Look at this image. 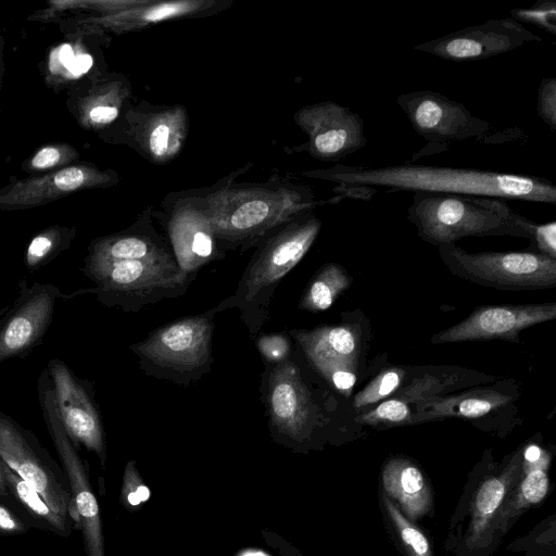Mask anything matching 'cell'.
<instances>
[{"label":"cell","mask_w":556,"mask_h":556,"mask_svg":"<svg viewBox=\"0 0 556 556\" xmlns=\"http://www.w3.org/2000/svg\"><path fill=\"white\" fill-rule=\"evenodd\" d=\"M355 420L361 426L384 428L414 425V410L407 402L391 396L356 415Z\"/></svg>","instance_id":"29"},{"label":"cell","mask_w":556,"mask_h":556,"mask_svg":"<svg viewBox=\"0 0 556 556\" xmlns=\"http://www.w3.org/2000/svg\"><path fill=\"white\" fill-rule=\"evenodd\" d=\"M522 457L523 448H520L500 472L484 479L479 485L473 496L466 538L469 547L486 544L504 502L521 475Z\"/></svg>","instance_id":"24"},{"label":"cell","mask_w":556,"mask_h":556,"mask_svg":"<svg viewBox=\"0 0 556 556\" xmlns=\"http://www.w3.org/2000/svg\"><path fill=\"white\" fill-rule=\"evenodd\" d=\"M396 104L425 140L447 144L483 137L489 122L473 116L460 102L431 90L400 94Z\"/></svg>","instance_id":"14"},{"label":"cell","mask_w":556,"mask_h":556,"mask_svg":"<svg viewBox=\"0 0 556 556\" xmlns=\"http://www.w3.org/2000/svg\"><path fill=\"white\" fill-rule=\"evenodd\" d=\"M0 457L64 519L79 528L71 488L64 470L36 435L0 410Z\"/></svg>","instance_id":"9"},{"label":"cell","mask_w":556,"mask_h":556,"mask_svg":"<svg viewBox=\"0 0 556 556\" xmlns=\"http://www.w3.org/2000/svg\"><path fill=\"white\" fill-rule=\"evenodd\" d=\"M536 112L540 118L549 127L556 130V79L544 78L538 90Z\"/></svg>","instance_id":"34"},{"label":"cell","mask_w":556,"mask_h":556,"mask_svg":"<svg viewBox=\"0 0 556 556\" xmlns=\"http://www.w3.org/2000/svg\"><path fill=\"white\" fill-rule=\"evenodd\" d=\"M261 392L271 430L294 442L308 440L330 425H358L350 401L291 356L281 363H265Z\"/></svg>","instance_id":"3"},{"label":"cell","mask_w":556,"mask_h":556,"mask_svg":"<svg viewBox=\"0 0 556 556\" xmlns=\"http://www.w3.org/2000/svg\"><path fill=\"white\" fill-rule=\"evenodd\" d=\"M556 317V303L484 305L476 307L462 321L433 334V344L505 340L520 343L519 333Z\"/></svg>","instance_id":"18"},{"label":"cell","mask_w":556,"mask_h":556,"mask_svg":"<svg viewBox=\"0 0 556 556\" xmlns=\"http://www.w3.org/2000/svg\"><path fill=\"white\" fill-rule=\"evenodd\" d=\"M150 496L148 488L143 484L134 462H128L124 471L122 498L125 505L137 506Z\"/></svg>","instance_id":"35"},{"label":"cell","mask_w":556,"mask_h":556,"mask_svg":"<svg viewBox=\"0 0 556 556\" xmlns=\"http://www.w3.org/2000/svg\"><path fill=\"white\" fill-rule=\"evenodd\" d=\"M94 287L75 292L93 294L104 306L124 312H138L166 299L182 295L190 280L177 265H163L148 261H112L85 264L80 269Z\"/></svg>","instance_id":"7"},{"label":"cell","mask_w":556,"mask_h":556,"mask_svg":"<svg viewBox=\"0 0 556 556\" xmlns=\"http://www.w3.org/2000/svg\"><path fill=\"white\" fill-rule=\"evenodd\" d=\"M290 334L312 368L342 365L363 370L371 339L370 325L361 311L345 313L340 324L296 329Z\"/></svg>","instance_id":"20"},{"label":"cell","mask_w":556,"mask_h":556,"mask_svg":"<svg viewBox=\"0 0 556 556\" xmlns=\"http://www.w3.org/2000/svg\"><path fill=\"white\" fill-rule=\"evenodd\" d=\"M455 276L505 291H533L556 286V260L533 251L471 253L455 243L438 247Z\"/></svg>","instance_id":"8"},{"label":"cell","mask_w":556,"mask_h":556,"mask_svg":"<svg viewBox=\"0 0 556 556\" xmlns=\"http://www.w3.org/2000/svg\"><path fill=\"white\" fill-rule=\"evenodd\" d=\"M1 500V498H0ZM2 501V500H1Z\"/></svg>","instance_id":"45"},{"label":"cell","mask_w":556,"mask_h":556,"mask_svg":"<svg viewBox=\"0 0 556 556\" xmlns=\"http://www.w3.org/2000/svg\"><path fill=\"white\" fill-rule=\"evenodd\" d=\"M256 346L266 364L281 363L288 359L292 352L290 341L280 333H267L260 337Z\"/></svg>","instance_id":"33"},{"label":"cell","mask_w":556,"mask_h":556,"mask_svg":"<svg viewBox=\"0 0 556 556\" xmlns=\"http://www.w3.org/2000/svg\"><path fill=\"white\" fill-rule=\"evenodd\" d=\"M382 483L387 496L399 504L410 521L428 513L431 491L424 473L412 460L404 457L389 459L382 469Z\"/></svg>","instance_id":"25"},{"label":"cell","mask_w":556,"mask_h":556,"mask_svg":"<svg viewBox=\"0 0 556 556\" xmlns=\"http://www.w3.org/2000/svg\"><path fill=\"white\" fill-rule=\"evenodd\" d=\"M63 245L62 235L56 231L43 232L34 237L24 255L26 268L29 271L38 270L54 258Z\"/></svg>","instance_id":"31"},{"label":"cell","mask_w":556,"mask_h":556,"mask_svg":"<svg viewBox=\"0 0 556 556\" xmlns=\"http://www.w3.org/2000/svg\"><path fill=\"white\" fill-rule=\"evenodd\" d=\"M407 219L420 239L437 248L466 237L511 236L531 240L533 224L502 199L432 192L413 193Z\"/></svg>","instance_id":"5"},{"label":"cell","mask_w":556,"mask_h":556,"mask_svg":"<svg viewBox=\"0 0 556 556\" xmlns=\"http://www.w3.org/2000/svg\"><path fill=\"white\" fill-rule=\"evenodd\" d=\"M386 511L390 517L399 538L409 556H432L427 536L413 521L406 518L387 495L382 497Z\"/></svg>","instance_id":"30"},{"label":"cell","mask_w":556,"mask_h":556,"mask_svg":"<svg viewBox=\"0 0 556 556\" xmlns=\"http://www.w3.org/2000/svg\"><path fill=\"white\" fill-rule=\"evenodd\" d=\"M336 185L341 195L368 200L378 189L491 197L556 204V186L542 177L476 168L399 164L365 167L337 164L301 172Z\"/></svg>","instance_id":"1"},{"label":"cell","mask_w":556,"mask_h":556,"mask_svg":"<svg viewBox=\"0 0 556 556\" xmlns=\"http://www.w3.org/2000/svg\"><path fill=\"white\" fill-rule=\"evenodd\" d=\"M407 372L406 366L389 365L381 368L364 388L352 395L350 404L355 416L394 395Z\"/></svg>","instance_id":"28"},{"label":"cell","mask_w":556,"mask_h":556,"mask_svg":"<svg viewBox=\"0 0 556 556\" xmlns=\"http://www.w3.org/2000/svg\"><path fill=\"white\" fill-rule=\"evenodd\" d=\"M531 241L538 252L556 260V223L536 224L531 228Z\"/></svg>","instance_id":"37"},{"label":"cell","mask_w":556,"mask_h":556,"mask_svg":"<svg viewBox=\"0 0 556 556\" xmlns=\"http://www.w3.org/2000/svg\"><path fill=\"white\" fill-rule=\"evenodd\" d=\"M37 392L46 427L71 488L86 555L105 556L100 509L91 489L88 466L62 425L46 368L38 377Z\"/></svg>","instance_id":"11"},{"label":"cell","mask_w":556,"mask_h":556,"mask_svg":"<svg viewBox=\"0 0 556 556\" xmlns=\"http://www.w3.org/2000/svg\"><path fill=\"white\" fill-rule=\"evenodd\" d=\"M232 4V0H147L138 7L110 13L104 23L118 33L137 31L167 21L212 16Z\"/></svg>","instance_id":"22"},{"label":"cell","mask_w":556,"mask_h":556,"mask_svg":"<svg viewBox=\"0 0 556 556\" xmlns=\"http://www.w3.org/2000/svg\"><path fill=\"white\" fill-rule=\"evenodd\" d=\"M320 229L319 217L308 211L269 231L255 245L235 293L214 311L238 308L250 337L255 338L268 320L278 285L305 256Z\"/></svg>","instance_id":"4"},{"label":"cell","mask_w":556,"mask_h":556,"mask_svg":"<svg viewBox=\"0 0 556 556\" xmlns=\"http://www.w3.org/2000/svg\"><path fill=\"white\" fill-rule=\"evenodd\" d=\"M92 64L93 59L90 54L80 53L75 55L67 70L75 76H79L87 73L91 68Z\"/></svg>","instance_id":"41"},{"label":"cell","mask_w":556,"mask_h":556,"mask_svg":"<svg viewBox=\"0 0 556 556\" xmlns=\"http://www.w3.org/2000/svg\"><path fill=\"white\" fill-rule=\"evenodd\" d=\"M122 106L94 105L89 111V118L93 124L108 125L115 122L123 113Z\"/></svg>","instance_id":"39"},{"label":"cell","mask_w":556,"mask_h":556,"mask_svg":"<svg viewBox=\"0 0 556 556\" xmlns=\"http://www.w3.org/2000/svg\"><path fill=\"white\" fill-rule=\"evenodd\" d=\"M162 208H153V216L166 231L180 274L192 282L201 267L224 257L201 188L168 193Z\"/></svg>","instance_id":"10"},{"label":"cell","mask_w":556,"mask_h":556,"mask_svg":"<svg viewBox=\"0 0 556 556\" xmlns=\"http://www.w3.org/2000/svg\"><path fill=\"white\" fill-rule=\"evenodd\" d=\"M3 462L0 457V498L11 505L12 502H11V498H10V495H9V492H8V489H7V482H5V478H4V473H3ZM14 506V505H13ZM15 507V506H14ZM16 508V507H15ZM22 513V511H21Z\"/></svg>","instance_id":"43"},{"label":"cell","mask_w":556,"mask_h":556,"mask_svg":"<svg viewBox=\"0 0 556 556\" xmlns=\"http://www.w3.org/2000/svg\"><path fill=\"white\" fill-rule=\"evenodd\" d=\"M129 146L155 165H164L184 149L190 128L187 109L181 104H153L146 100L125 114Z\"/></svg>","instance_id":"15"},{"label":"cell","mask_w":556,"mask_h":556,"mask_svg":"<svg viewBox=\"0 0 556 556\" xmlns=\"http://www.w3.org/2000/svg\"><path fill=\"white\" fill-rule=\"evenodd\" d=\"M87 179L86 174L78 167H67L54 176L55 186L63 191H71L79 188Z\"/></svg>","instance_id":"38"},{"label":"cell","mask_w":556,"mask_h":556,"mask_svg":"<svg viewBox=\"0 0 556 556\" xmlns=\"http://www.w3.org/2000/svg\"><path fill=\"white\" fill-rule=\"evenodd\" d=\"M489 384V383H488ZM482 384L413 405L414 424L456 417L478 422L500 417H516L519 387L513 379Z\"/></svg>","instance_id":"19"},{"label":"cell","mask_w":556,"mask_h":556,"mask_svg":"<svg viewBox=\"0 0 556 556\" xmlns=\"http://www.w3.org/2000/svg\"><path fill=\"white\" fill-rule=\"evenodd\" d=\"M353 282L352 276L338 263L323 265L312 277L299 301L301 309L318 313L332 306Z\"/></svg>","instance_id":"27"},{"label":"cell","mask_w":556,"mask_h":556,"mask_svg":"<svg viewBox=\"0 0 556 556\" xmlns=\"http://www.w3.org/2000/svg\"><path fill=\"white\" fill-rule=\"evenodd\" d=\"M542 38L513 17L490 20L434 40L419 43L415 50L453 62L479 61L513 51Z\"/></svg>","instance_id":"16"},{"label":"cell","mask_w":556,"mask_h":556,"mask_svg":"<svg viewBox=\"0 0 556 556\" xmlns=\"http://www.w3.org/2000/svg\"><path fill=\"white\" fill-rule=\"evenodd\" d=\"M243 556H267V555H265L263 553H249V554H245Z\"/></svg>","instance_id":"44"},{"label":"cell","mask_w":556,"mask_h":556,"mask_svg":"<svg viewBox=\"0 0 556 556\" xmlns=\"http://www.w3.org/2000/svg\"><path fill=\"white\" fill-rule=\"evenodd\" d=\"M307 141L287 147V153L306 152L312 157L336 163L367 144L364 119L351 109L333 101L302 106L293 115Z\"/></svg>","instance_id":"12"},{"label":"cell","mask_w":556,"mask_h":556,"mask_svg":"<svg viewBox=\"0 0 556 556\" xmlns=\"http://www.w3.org/2000/svg\"><path fill=\"white\" fill-rule=\"evenodd\" d=\"M513 18L520 23H529L546 33L556 35V3L554 0L538 1L529 9L511 11Z\"/></svg>","instance_id":"32"},{"label":"cell","mask_w":556,"mask_h":556,"mask_svg":"<svg viewBox=\"0 0 556 556\" xmlns=\"http://www.w3.org/2000/svg\"><path fill=\"white\" fill-rule=\"evenodd\" d=\"M548 465L546 451L536 445L523 450L522 478L520 475L495 520L500 529H505L523 509L542 502L548 490Z\"/></svg>","instance_id":"26"},{"label":"cell","mask_w":556,"mask_h":556,"mask_svg":"<svg viewBox=\"0 0 556 556\" xmlns=\"http://www.w3.org/2000/svg\"><path fill=\"white\" fill-rule=\"evenodd\" d=\"M214 308L186 316L129 346L142 371L182 387L200 380L213 364Z\"/></svg>","instance_id":"6"},{"label":"cell","mask_w":556,"mask_h":556,"mask_svg":"<svg viewBox=\"0 0 556 556\" xmlns=\"http://www.w3.org/2000/svg\"><path fill=\"white\" fill-rule=\"evenodd\" d=\"M46 369L51 381L62 425L73 443L94 453L102 467L106 460L104 427L93 382L80 378L60 358H51Z\"/></svg>","instance_id":"13"},{"label":"cell","mask_w":556,"mask_h":556,"mask_svg":"<svg viewBox=\"0 0 556 556\" xmlns=\"http://www.w3.org/2000/svg\"><path fill=\"white\" fill-rule=\"evenodd\" d=\"M152 217L153 207L149 206L126 230L94 241L85 264L138 260L177 265L168 241L157 232Z\"/></svg>","instance_id":"21"},{"label":"cell","mask_w":556,"mask_h":556,"mask_svg":"<svg viewBox=\"0 0 556 556\" xmlns=\"http://www.w3.org/2000/svg\"><path fill=\"white\" fill-rule=\"evenodd\" d=\"M34 526L30 519L13 505L0 500V535H17Z\"/></svg>","instance_id":"36"},{"label":"cell","mask_w":556,"mask_h":556,"mask_svg":"<svg viewBox=\"0 0 556 556\" xmlns=\"http://www.w3.org/2000/svg\"><path fill=\"white\" fill-rule=\"evenodd\" d=\"M60 160V152L58 149L48 147L41 149L31 160V165L35 168H47L55 165Z\"/></svg>","instance_id":"40"},{"label":"cell","mask_w":556,"mask_h":556,"mask_svg":"<svg viewBox=\"0 0 556 556\" xmlns=\"http://www.w3.org/2000/svg\"><path fill=\"white\" fill-rule=\"evenodd\" d=\"M496 377L456 366L408 367L402 387L394 395L412 406L451 393L495 382Z\"/></svg>","instance_id":"23"},{"label":"cell","mask_w":556,"mask_h":556,"mask_svg":"<svg viewBox=\"0 0 556 556\" xmlns=\"http://www.w3.org/2000/svg\"><path fill=\"white\" fill-rule=\"evenodd\" d=\"M252 163L230 172L214 185L201 188L216 240L223 252L255 247L279 225L328 201L316 200L312 188L288 174L273 173L260 182H238Z\"/></svg>","instance_id":"2"},{"label":"cell","mask_w":556,"mask_h":556,"mask_svg":"<svg viewBox=\"0 0 556 556\" xmlns=\"http://www.w3.org/2000/svg\"><path fill=\"white\" fill-rule=\"evenodd\" d=\"M60 288L46 282L20 283V293L0 321V364L25 358L42 339L53 319Z\"/></svg>","instance_id":"17"},{"label":"cell","mask_w":556,"mask_h":556,"mask_svg":"<svg viewBox=\"0 0 556 556\" xmlns=\"http://www.w3.org/2000/svg\"><path fill=\"white\" fill-rule=\"evenodd\" d=\"M60 61L61 63L68 68L70 64L74 60L75 55L73 49L70 45H63L60 49Z\"/></svg>","instance_id":"42"}]
</instances>
